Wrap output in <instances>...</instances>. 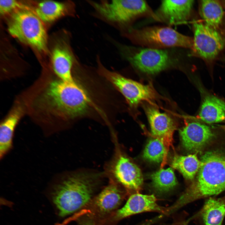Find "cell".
Returning <instances> with one entry per match:
<instances>
[{"mask_svg": "<svg viewBox=\"0 0 225 225\" xmlns=\"http://www.w3.org/2000/svg\"><path fill=\"white\" fill-rule=\"evenodd\" d=\"M89 98L75 81H51L36 98L35 110L48 122L73 119L87 111Z\"/></svg>", "mask_w": 225, "mask_h": 225, "instance_id": "6da1fadb", "label": "cell"}, {"mask_svg": "<svg viewBox=\"0 0 225 225\" xmlns=\"http://www.w3.org/2000/svg\"><path fill=\"white\" fill-rule=\"evenodd\" d=\"M217 154L208 152L202 156L201 166L195 180L171 206L168 213L198 199L216 195L225 190V163Z\"/></svg>", "mask_w": 225, "mask_h": 225, "instance_id": "7a4b0ae2", "label": "cell"}, {"mask_svg": "<svg viewBox=\"0 0 225 225\" xmlns=\"http://www.w3.org/2000/svg\"><path fill=\"white\" fill-rule=\"evenodd\" d=\"M99 175L79 173L57 182L51 192L53 203L58 215L65 217L83 207L90 201Z\"/></svg>", "mask_w": 225, "mask_h": 225, "instance_id": "3957f363", "label": "cell"}, {"mask_svg": "<svg viewBox=\"0 0 225 225\" xmlns=\"http://www.w3.org/2000/svg\"><path fill=\"white\" fill-rule=\"evenodd\" d=\"M89 2L100 18L123 28V32L132 28V23L141 18L158 21L155 12L144 0L89 1Z\"/></svg>", "mask_w": 225, "mask_h": 225, "instance_id": "277c9868", "label": "cell"}, {"mask_svg": "<svg viewBox=\"0 0 225 225\" xmlns=\"http://www.w3.org/2000/svg\"><path fill=\"white\" fill-rule=\"evenodd\" d=\"M7 28L12 36L22 43L40 52H47L46 30L34 12L26 8L16 10L11 13Z\"/></svg>", "mask_w": 225, "mask_h": 225, "instance_id": "5b68a950", "label": "cell"}, {"mask_svg": "<svg viewBox=\"0 0 225 225\" xmlns=\"http://www.w3.org/2000/svg\"><path fill=\"white\" fill-rule=\"evenodd\" d=\"M123 33L132 43L143 48L168 49L179 47L191 49L193 45V38L168 26H153L140 29L132 27Z\"/></svg>", "mask_w": 225, "mask_h": 225, "instance_id": "8992f818", "label": "cell"}, {"mask_svg": "<svg viewBox=\"0 0 225 225\" xmlns=\"http://www.w3.org/2000/svg\"><path fill=\"white\" fill-rule=\"evenodd\" d=\"M120 52L135 69L142 72L154 74L175 64L176 54L168 49H157L120 45Z\"/></svg>", "mask_w": 225, "mask_h": 225, "instance_id": "52a82bcc", "label": "cell"}, {"mask_svg": "<svg viewBox=\"0 0 225 225\" xmlns=\"http://www.w3.org/2000/svg\"><path fill=\"white\" fill-rule=\"evenodd\" d=\"M191 54L207 61L215 59L225 46L224 35L204 22L194 21Z\"/></svg>", "mask_w": 225, "mask_h": 225, "instance_id": "ba28073f", "label": "cell"}, {"mask_svg": "<svg viewBox=\"0 0 225 225\" xmlns=\"http://www.w3.org/2000/svg\"><path fill=\"white\" fill-rule=\"evenodd\" d=\"M97 61L100 72L120 91L131 107L137 106L142 101H152L157 97L150 84L145 85L108 70L101 64L98 57Z\"/></svg>", "mask_w": 225, "mask_h": 225, "instance_id": "9c48e42d", "label": "cell"}, {"mask_svg": "<svg viewBox=\"0 0 225 225\" xmlns=\"http://www.w3.org/2000/svg\"><path fill=\"white\" fill-rule=\"evenodd\" d=\"M110 170L113 178L125 188L136 192L141 189L143 178L140 169L120 152L117 153Z\"/></svg>", "mask_w": 225, "mask_h": 225, "instance_id": "30bf717a", "label": "cell"}, {"mask_svg": "<svg viewBox=\"0 0 225 225\" xmlns=\"http://www.w3.org/2000/svg\"><path fill=\"white\" fill-rule=\"evenodd\" d=\"M194 1L162 0L155 12L158 22L168 26L182 24L190 18Z\"/></svg>", "mask_w": 225, "mask_h": 225, "instance_id": "8fae6325", "label": "cell"}, {"mask_svg": "<svg viewBox=\"0 0 225 225\" xmlns=\"http://www.w3.org/2000/svg\"><path fill=\"white\" fill-rule=\"evenodd\" d=\"M145 110L152 135L161 141L167 149L172 144L173 135L176 128L174 121L153 106H147Z\"/></svg>", "mask_w": 225, "mask_h": 225, "instance_id": "7c38bea8", "label": "cell"}, {"mask_svg": "<svg viewBox=\"0 0 225 225\" xmlns=\"http://www.w3.org/2000/svg\"><path fill=\"white\" fill-rule=\"evenodd\" d=\"M167 208L158 204L157 199L153 195L136 193L129 197L124 205L116 212L115 218L120 220L139 213L153 212L164 215Z\"/></svg>", "mask_w": 225, "mask_h": 225, "instance_id": "4fadbf2b", "label": "cell"}, {"mask_svg": "<svg viewBox=\"0 0 225 225\" xmlns=\"http://www.w3.org/2000/svg\"><path fill=\"white\" fill-rule=\"evenodd\" d=\"M179 134L183 147L191 152L202 149L213 136L209 126L197 122L187 123L180 130Z\"/></svg>", "mask_w": 225, "mask_h": 225, "instance_id": "5bb4252c", "label": "cell"}, {"mask_svg": "<svg viewBox=\"0 0 225 225\" xmlns=\"http://www.w3.org/2000/svg\"><path fill=\"white\" fill-rule=\"evenodd\" d=\"M75 58L70 46L66 42L58 44L53 48L51 55L52 65L59 79L66 82L74 81L72 70L76 61Z\"/></svg>", "mask_w": 225, "mask_h": 225, "instance_id": "9a60e30c", "label": "cell"}, {"mask_svg": "<svg viewBox=\"0 0 225 225\" xmlns=\"http://www.w3.org/2000/svg\"><path fill=\"white\" fill-rule=\"evenodd\" d=\"M22 105L17 104L2 121L0 127V158H2L12 147L14 132L24 113Z\"/></svg>", "mask_w": 225, "mask_h": 225, "instance_id": "2e32d148", "label": "cell"}, {"mask_svg": "<svg viewBox=\"0 0 225 225\" xmlns=\"http://www.w3.org/2000/svg\"><path fill=\"white\" fill-rule=\"evenodd\" d=\"M71 3L51 0L42 1L36 6L34 12L43 22H52L74 11Z\"/></svg>", "mask_w": 225, "mask_h": 225, "instance_id": "e0dca14e", "label": "cell"}, {"mask_svg": "<svg viewBox=\"0 0 225 225\" xmlns=\"http://www.w3.org/2000/svg\"><path fill=\"white\" fill-rule=\"evenodd\" d=\"M199 12L205 24L223 35L222 29L224 13L222 6L219 1H200Z\"/></svg>", "mask_w": 225, "mask_h": 225, "instance_id": "ac0fdd59", "label": "cell"}, {"mask_svg": "<svg viewBox=\"0 0 225 225\" xmlns=\"http://www.w3.org/2000/svg\"><path fill=\"white\" fill-rule=\"evenodd\" d=\"M199 116L208 123H218L225 119V102L219 98L208 95L204 98Z\"/></svg>", "mask_w": 225, "mask_h": 225, "instance_id": "d6986e66", "label": "cell"}, {"mask_svg": "<svg viewBox=\"0 0 225 225\" xmlns=\"http://www.w3.org/2000/svg\"><path fill=\"white\" fill-rule=\"evenodd\" d=\"M200 212L205 225H222L225 216V196L209 198Z\"/></svg>", "mask_w": 225, "mask_h": 225, "instance_id": "ffe728a7", "label": "cell"}, {"mask_svg": "<svg viewBox=\"0 0 225 225\" xmlns=\"http://www.w3.org/2000/svg\"><path fill=\"white\" fill-rule=\"evenodd\" d=\"M120 190L116 185L111 183L98 195L96 198L95 203L101 212L108 213L119 205L123 198Z\"/></svg>", "mask_w": 225, "mask_h": 225, "instance_id": "44dd1931", "label": "cell"}, {"mask_svg": "<svg viewBox=\"0 0 225 225\" xmlns=\"http://www.w3.org/2000/svg\"><path fill=\"white\" fill-rule=\"evenodd\" d=\"M202 164L196 155H175L171 162L172 167L178 171L186 179H193L198 173Z\"/></svg>", "mask_w": 225, "mask_h": 225, "instance_id": "7402d4cb", "label": "cell"}, {"mask_svg": "<svg viewBox=\"0 0 225 225\" xmlns=\"http://www.w3.org/2000/svg\"><path fill=\"white\" fill-rule=\"evenodd\" d=\"M150 177L152 188L160 194L170 191L178 184L174 171L171 168L159 170L152 173Z\"/></svg>", "mask_w": 225, "mask_h": 225, "instance_id": "603a6c76", "label": "cell"}, {"mask_svg": "<svg viewBox=\"0 0 225 225\" xmlns=\"http://www.w3.org/2000/svg\"><path fill=\"white\" fill-rule=\"evenodd\" d=\"M167 149L161 141L155 138L152 139L146 145L143 151V157L150 162L159 163L166 156Z\"/></svg>", "mask_w": 225, "mask_h": 225, "instance_id": "cb8c5ba5", "label": "cell"}, {"mask_svg": "<svg viewBox=\"0 0 225 225\" xmlns=\"http://www.w3.org/2000/svg\"><path fill=\"white\" fill-rule=\"evenodd\" d=\"M24 8L21 2L14 0H0V12L2 15L11 13L18 9Z\"/></svg>", "mask_w": 225, "mask_h": 225, "instance_id": "d4e9b609", "label": "cell"}, {"mask_svg": "<svg viewBox=\"0 0 225 225\" xmlns=\"http://www.w3.org/2000/svg\"><path fill=\"white\" fill-rule=\"evenodd\" d=\"M170 225H188V221H186L185 220H180L177 221H176L172 224Z\"/></svg>", "mask_w": 225, "mask_h": 225, "instance_id": "484cf974", "label": "cell"}, {"mask_svg": "<svg viewBox=\"0 0 225 225\" xmlns=\"http://www.w3.org/2000/svg\"><path fill=\"white\" fill-rule=\"evenodd\" d=\"M82 225H95L92 221H89L84 223Z\"/></svg>", "mask_w": 225, "mask_h": 225, "instance_id": "4316f807", "label": "cell"}, {"mask_svg": "<svg viewBox=\"0 0 225 225\" xmlns=\"http://www.w3.org/2000/svg\"><path fill=\"white\" fill-rule=\"evenodd\" d=\"M65 223H66V222H63L62 223H57L55 225H64V224H65Z\"/></svg>", "mask_w": 225, "mask_h": 225, "instance_id": "83f0119b", "label": "cell"}, {"mask_svg": "<svg viewBox=\"0 0 225 225\" xmlns=\"http://www.w3.org/2000/svg\"><path fill=\"white\" fill-rule=\"evenodd\" d=\"M222 128L225 131V125L222 126Z\"/></svg>", "mask_w": 225, "mask_h": 225, "instance_id": "f1b7e54d", "label": "cell"}, {"mask_svg": "<svg viewBox=\"0 0 225 225\" xmlns=\"http://www.w3.org/2000/svg\"><path fill=\"white\" fill-rule=\"evenodd\" d=\"M223 162L225 163V159H223Z\"/></svg>", "mask_w": 225, "mask_h": 225, "instance_id": "f546056e", "label": "cell"}, {"mask_svg": "<svg viewBox=\"0 0 225 225\" xmlns=\"http://www.w3.org/2000/svg\"><path fill=\"white\" fill-rule=\"evenodd\" d=\"M224 4L225 6V1H224Z\"/></svg>", "mask_w": 225, "mask_h": 225, "instance_id": "4dcf8cb0", "label": "cell"}]
</instances>
